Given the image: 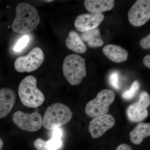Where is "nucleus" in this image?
Here are the masks:
<instances>
[{
    "label": "nucleus",
    "instance_id": "f257e3e1",
    "mask_svg": "<svg viewBox=\"0 0 150 150\" xmlns=\"http://www.w3.org/2000/svg\"><path fill=\"white\" fill-rule=\"evenodd\" d=\"M16 16L12 24L14 32L18 33H29L36 28L40 23L38 12L33 6L26 3L17 6Z\"/></svg>",
    "mask_w": 150,
    "mask_h": 150
},
{
    "label": "nucleus",
    "instance_id": "f03ea898",
    "mask_svg": "<svg viewBox=\"0 0 150 150\" xmlns=\"http://www.w3.org/2000/svg\"><path fill=\"white\" fill-rule=\"evenodd\" d=\"M18 93L21 102L25 106L35 108L43 104L45 96L38 88L37 80L33 76H27L19 86Z\"/></svg>",
    "mask_w": 150,
    "mask_h": 150
},
{
    "label": "nucleus",
    "instance_id": "7ed1b4c3",
    "mask_svg": "<svg viewBox=\"0 0 150 150\" xmlns=\"http://www.w3.org/2000/svg\"><path fill=\"white\" fill-rule=\"evenodd\" d=\"M72 117L69 108L56 103L47 108L42 119V125L47 130H54L69 123Z\"/></svg>",
    "mask_w": 150,
    "mask_h": 150
},
{
    "label": "nucleus",
    "instance_id": "20e7f679",
    "mask_svg": "<svg viewBox=\"0 0 150 150\" xmlns=\"http://www.w3.org/2000/svg\"><path fill=\"white\" fill-rule=\"evenodd\" d=\"M85 60L75 54L68 55L65 58L63 64V74L71 85H79L86 76Z\"/></svg>",
    "mask_w": 150,
    "mask_h": 150
},
{
    "label": "nucleus",
    "instance_id": "39448f33",
    "mask_svg": "<svg viewBox=\"0 0 150 150\" xmlns=\"http://www.w3.org/2000/svg\"><path fill=\"white\" fill-rule=\"evenodd\" d=\"M115 99L114 91L107 89L103 90L97 94L95 98L88 103L85 108L86 114L92 118L108 114L109 106Z\"/></svg>",
    "mask_w": 150,
    "mask_h": 150
},
{
    "label": "nucleus",
    "instance_id": "423d86ee",
    "mask_svg": "<svg viewBox=\"0 0 150 150\" xmlns=\"http://www.w3.org/2000/svg\"><path fill=\"white\" fill-rule=\"evenodd\" d=\"M44 60V54L38 47L33 48L26 56H21L16 60L14 67L20 73H30L40 67Z\"/></svg>",
    "mask_w": 150,
    "mask_h": 150
},
{
    "label": "nucleus",
    "instance_id": "0eeeda50",
    "mask_svg": "<svg viewBox=\"0 0 150 150\" xmlns=\"http://www.w3.org/2000/svg\"><path fill=\"white\" fill-rule=\"evenodd\" d=\"M42 116L39 112L31 113L18 110L13 113L12 120L19 129L28 132H35L42 126Z\"/></svg>",
    "mask_w": 150,
    "mask_h": 150
},
{
    "label": "nucleus",
    "instance_id": "6e6552de",
    "mask_svg": "<svg viewBox=\"0 0 150 150\" xmlns=\"http://www.w3.org/2000/svg\"><path fill=\"white\" fill-rule=\"evenodd\" d=\"M130 23L135 27L144 25L150 19V1L138 0L128 12Z\"/></svg>",
    "mask_w": 150,
    "mask_h": 150
},
{
    "label": "nucleus",
    "instance_id": "1a4fd4ad",
    "mask_svg": "<svg viewBox=\"0 0 150 150\" xmlns=\"http://www.w3.org/2000/svg\"><path fill=\"white\" fill-rule=\"evenodd\" d=\"M150 104V98L147 92L140 94L139 101L130 105L127 108V114L131 122H139L147 118L149 112L147 108Z\"/></svg>",
    "mask_w": 150,
    "mask_h": 150
},
{
    "label": "nucleus",
    "instance_id": "9d476101",
    "mask_svg": "<svg viewBox=\"0 0 150 150\" xmlns=\"http://www.w3.org/2000/svg\"><path fill=\"white\" fill-rule=\"evenodd\" d=\"M115 124V118L110 114L96 117L90 122L89 132L93 139H97L113 127Z\"/></svg>",
    "mask_w": 150,
    "mask_h": 150
},
{
    "label": "nucleus",
    "instance_id": "9b49d317",
    "mask_svg": "<svg viewBox=\"0 0 150 150\" xmlns=\"http://www.w3.org/2000/svg\"><path fill=\"white\" fill-rule=\"evenodd\" d=\"M104 18L102 13L83 14L75 20V27L79 32L83 33L98 27Z\"/></svg>",
    "mask_w": 150,
    "mask_h": 150
},
{
    "label": "nucleus",
    "instance_id": "f8f14e48",
    "mask_svg": "<svg viewBox=\"0 0 150 150\" xmlns=\"http://www.w3.org/2000/svg\"><path fill=\"white\" fill-rule=\"evenodd\" d=\"M16 100V94L12 89H0V119L8 115L14 105Z\"/></svg>",
    "mask_w": 150,
    "mask_h": 150
},
{
    "label": "nucleus",
    "instance_id": "ddd939ff",
    "mask_svg": "<svg viewBox=\"0 0 150 150\" xmlns=\"http://www.w3.org/2000/svg\"><path fill=\"white\" fill-rule=\"evenodd\" d=\"M103 52L110 60L115 63L125 62L128 59V52L118 45L109 44L103 48Z\"/></svg>",
    "mask_w": 150,
    "mask_h": 150
},
{
    "label": "nucleus",
    "instance_id": "4468645a",
    "mask_svg": "<svg viewBox=\"0 0 150 150\" xmlns=\"http://www.w3.org/2000/svg\"><path fill=\"white\" fill-rule=\"evenodd\" d=\"M115 5L114 0H86L84 6L92 13H102L112 10Z\"/></svg>",
    "mask_w": 150,
    "mask_h": 150
},
{
    "label": "nucleus",
    "instance_id": "2eb2a0df",
    "mask_svg": "<svg viewBox=\"0 0 150 150\" xmlns=\"http://www.w3.org/2000/svg\"><path fill=\"white\" fill-rule=\"evenodd\" d=\"M129 135L130 140L133 144L140 145L145 138L150 137V123H139L135 129L130 132Z\"/></svg>",
    "mask_w": 150,
    "mask_h": 150
},
{
    "label": "nucleus",
    "instance_id": "dca6fc26",
    "mask_svg": "<svg viewBox=\"0 0 150 150\" xmlns=\"http://www.w3.org/2000/svg\"><path fill=\"white\" fill-rule=\"evenodd\" d=\"M67 48L79 54H83L87 51V47L77 33L71 31L66 40Z\"/></svg>",
    "mask_w": 150,
    "mask_h": 150
},
{
    "label": "nucleus",
    "instance_id": "f3484780",
    "mask_svg": "<svg viewBox=\"0 0 150 150\" xmlns=\"http://www.w3.org/2000/svg\"><path fill=\"white\" fill-rule=\"evenodd\" d=\"M100 31L97 28L82 33L81 35L82 40L86 42L94 38H100Z\"/></svg>",
    "mask_w": 150,
    "mask_h": 150
},
{
    "label": "nucleus",
    "instance_id": "a211bd4d",
    "mask_svg": "<svg viewBox=\"0 0 150 150\" xmlns=\"http://www.w3.org/2000/svg\"><path fill=\"white\" fill-rule=\"evenodd\" d=\"M140 88V84L138 81H134L131 85L129 90L124 92L122 94V97L124 99H132L137 94Z\"/></svg>",
    "mask_w": 150,
    "mask_h": 150
},
{
    "label": "nucleus",
    "instance_id": "6ab92c4d",
    "mask_svg": "<svg viewBox=\"0 0 150 150\" xmlns=\"http://www.w3.org/2000/svg\"><path fill=\"white\" fill-rule=\"evenodd\" d=\"M61 139L52 138L47 141V146L48 150H58L61 148L62 145Z\"/></svg>",
    "mask_w": 150,
    "mask_h": 150
},
{
    "label": "nucleus",
    "instance_id": "aec40b11",
    "mask_svg": "<svg viewBox=\"0 0 150 150\" xmlns=\"http://www.w3.org/2000/svg\"><path fill=\"white\" fill-rule=\"evenodd\" d=\"M29 41V38L28 35H24L18 41L13 48L14 51L16 52H20L26 46Z\"/></svg>",
    "mask_w": 150,
    "mask_h": 150
},
{
    "label": "nucleus",
    "instance_id": "412c9836",
    "mask_svg": "<svg viewBox=\"0 0 150 150\" xmlns=\"http://www.w3.org/2000/svg\"><path fill=\"white\" fill-rule=\"evenodd\" d=\"M34 147L37 150H48L47 146V141L41 138H38L33 142Z\"/></svg>",
    "mask_w": 150,
    "mask_h": 150
},
{
    "label": "nucleus",
    "instance_id": "4be33fe9",
    "mask_svg": "<svg viewBox=\"0 0 150 150\" xmlns=\"http://www.w3.org/2000/svg\"><path fill=\"white\" fill-rule=\"evenodd\" d=\"M109 80L110 84L114 88L116 89L119 88V78L117 73H112L110 76Z\"/></svg>",
    "mask_w": 150,
    "mask_h": 150
},
{
    "label": "nucleus",
    "instance_id": "5701e85b",
    "mask_svg": "<svg viewBox=\"0 0 150 150\" xmlns=\"http://www.w3.org/2000/svg\"><path fill=\"white\" fill-rule=\"evenodd\" d=\"M87 44L91 48H96L102 46L103 44V41L101 38H96L89 40Z\"/></svg>",
    "mask_w": 150,
    "mask_h": 150
},
{
    "label": "nucleus",
    "instance_id": "b1692460",
    "mask_svg": "<svg viewBox=\"0 0 150 150\" xmlns=\"http://www.w3.org/2000/svg\"><path fill=\"white\" fill-rule=\"evenodd\" d=\"M140 45L142 48L145 49H149L150 48V34L141 39L140 41Z\"/></svg>",
    "mask_w": 150,
    "mask_h": 150
},
{
    "label": "nucleus",
    "instance_id": "393cba45",
    "mask_svg": "<svg viewBox=\"0 0 150 150\" xmlns=\"http://www.w3.org/2000/svg\"><path fill=\"white\" fill-rule=\"evenodd\" d=\"M62 136H63V131L61 128H58L53 130L52 137L61 139Z\"/></svg>",
    "mask_w": 150,
    "mask_h": 150
},
{
    "label": "nucleus",
    "instance_id": "a878e982",
    "mask_svg": "<svg viewBox=\"0 0 150 150\" xmlns=\"http://www.w3.org/2000/svg\"><path fill=\"white\" fill-rule=\"evenodd\" d=\"M116 150H132L131 147L126 144H121L118 146Z\"/></svg>",
    "mask_w": 150,
    "mask_h": 150
},
{
    "label": "nucleus",
    "instance_id": "bb28decb",
    "mask_svg": "<svg viewBox=\"0 0 150 150\" xmlns=\"http://www.w3.org/2000/svg\"><path fill=\"white\" fill-rule=\"evenodd\" d=\"M143 62H144V64L145 66L147 67L148 68H150V56L149 55L145 56L144 60H143Z\"/></svg>",
    "mask_w": 150,
    "mask_h": 150
},
{
    "label": "nucleus",
    "instance_id": "cd10ccee",
    "mask_svg": "<svg viewBox=\"0 0 150 150\" xmlns=\"http://www.w3.org/2000/svg\"><path fill=\"white\" fill-rule=\"evenodd\" d=\"M3 145H4V142H3V140L1 139L0 138V150H2Z\"/></svg>",
    "mask_w": 150,
    "mask_h": 150
},
{
    "label": "nucleus",
    "instance_id": "c85d7f7f",
    "mask_svg": "<svg viewBox=\"0 0 150 150\" xmlns=\"http://www.w3.org/2000/svg\"><path fill=\"white\" fill-rule=\"evenodd\" d=\"M45 2H51L53 1H45Z\"/></svg>",
    "mask_w": 150,
    "mask_h": 150
}]
</instances>
